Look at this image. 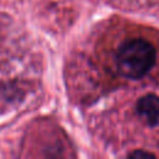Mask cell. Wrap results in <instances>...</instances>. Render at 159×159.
Segmentation results:
<instances>
[{"mask_svg": "<svg viewBox=\"0 0 159 159\" xmlns=\"http://www.w3.org/2000/svg\"><path fill=\"white\" fill-rule=\"evenodd\" d=\"M127 157H128V158H133V159H142V158H155V155H154L153 153H149V152H145V150H142V149L134 150V152L129 153Z\"/></svg>", "mask_w": 159, "mask_h": 159, "instance_id": "3", "label": "cell"}, {"mask_svg": "<svg viewBox=\"0 0 159 159\" xmlns=\"http://www.w3.org/2000/svg\"><path fill=\"white\" fill-rule=\"evenodd\" d=\"M137 114L149 127H155L159 123V97L148 93L140 97L135 103Z\"/></svg>", "mask_w": 159, "mask_h": 159, "instance_id": "2", "label": "cell"}, {"mask_svg": "<svg viewBox=\"0 0 159 159\" xmlns=\"http://www.w3.org/2000/svg\"><path fill=\"white\" fill-rule=\"evenodd\" d=\"M157 50L144 39L124 40L114 53V65L118 73L128 80H139L154 67Z\"/></svg>", "mask_w": 159, "mask_h": 159, "instance_id": "1", "label": "cell"}]
</instances>
